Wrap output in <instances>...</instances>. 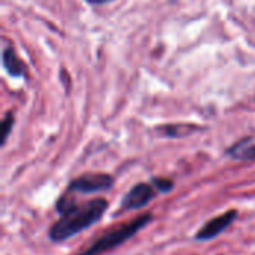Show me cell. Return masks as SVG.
<instances>
[{
  "label": "cell",
  "instance_id": "6da1fadb",
  "mask_svg": "<svg viewBox=\"0 0 255 255\" xmlns=\"http://www.w3.org/2000/svg\"><path fill=\"white\" fill-rule=\"evenodd\" d=\"M109 203L105 199H93L84 203H75L60 214V218L51 226L48 236L52 242L60 244L76 236L82 230L94 226L106 212Z\"/></svg>",
  "mask_w": 255,
  "mask_h": 255
},
{
  "label": "cell",
  "instance_id": "7a4b0ae2",
  "mask_svg": "<svg viewBox=\"0 0 255 255\" xmlns=\"http://www.w3.org/2000/svg\"><path fill=\"white\" fill-rule=\"evenodd\" d=\"M152 221V214H143L127 224H123L108 233H105L100 239H97L90 248L82 251L79 255H102L109 253L118 247H121L124 242L131 239L140 229L148 226Z\"/></svg>",
  "mask_w": 255,
  "mask_h": 255
},
{
  "label": "cell",
  "instance_id": "3957f363",
  "mask_svg": "<svg viewBox=\"0 0 255 255\" xmlns=\"http://www.w3.org/2000/svg\"><path fill=\"white\" fill-rule=\"evenodd\" d=\"M114 187V178L108 173H85L69 184L70 193L94 194L103 193Z\"/></svg>",
  "mask_w": 255,
  "mask_h": 255
},
{
  "label": "cell",
  "instance_id": "277c9868",
  "mask_svg": "<svg viewBox=\"0 0 255 255\" xmlns=\"http://www.w3.org/2000/svg\"><path fill=\"white\" fill-rule=\"evenodd\" d=\"M155 197V188L154 185L140 182L136 184L124 197L121 202V212H127V211H136V209H142L145 208L149 202H152V199Z\"/></svg>",
  "mask_w": 255,
  "mask_h": 255
},
{
  "label": "cell",
  "instance_id": "5b68a950",
  "mask_svg": "<svg viewBox=\"0 0 255 255\" xmlns=\"http://www.w3.org/2000/svg\"><path fill=\"white\" fill-rule=\"evenodd\" d=\"M238 217V211L232 209V211H227L226 214L220 215V217H215L212 220H209L197 233H196V239L197 241H211V239H215L217 236H220L227 227H230L233 224V221L236 220Z\"/></svg>",
  "mask_w": 255,
  "mask_h": 255
},
{
  "label": "cell",
  "instance_id": "8992f818",
  "mask_svg": "<svg viewBox=\"0 0 255 255\" xmlns=\"http://www.w3.org/2000/svg\"><path fill=\"white\" fill-rule=\"evenodd\" d=\"M227 154L235 158V160H241V161H253L255 160V137L248 136L239 142H236L233 146H230L227 149Z\"/></svg>",
  "mask_w": 255,
  "mask_h": 255
},
{
  "label": "cell",
  "instance_id": "52a82bcc",
  "mask_svg": "<svg viewBox=\"0 0 255 255\" xmlns=\"http://www.w3.org/2000/svg\"><path fill=\"white\" fill-rule=\"evenodd\" d=\"M3 64H4L6 70H7L10 75H13V76L21 75L22 70H24L22 63L18 60V57L15 55V52H13L12 49H6V51L3 52Z\"/></svg>",
  "mask_w": 255,
  "mask_h": 255
},
{
  "label": "cell",
  "instance_id": "ba28073f",
  "mask_svg": "<svg viewBox=\"0 0 255 255\" xmlns=\"http://www.w3.org/2000/svg\"><path fill=\"white\" fill-rule=\"evenodd\" d=\"M152 185L158 193H170L173 190V181L167 178H152Z\"/></svg>",
  "mask_w": 255,
  "mask_h": 255
},
{
  "label": "cell",
  "instance_id": "9c48e42d",
  "mask_svg": "<svg viewBox=\"0 0 255 255\" xmlns=\"http://www.w3.org/2000/svg\"><path fill=\"white\" fill-rule=\"evenodd\" d=\"M12 123H13V120H12V117H10V115H7V117H6V120L3 121V139H1V142H3V143H4V140H6V137H7L9 131H10Z\"/></svg>",
  "mask_w": 255,
  "mask_h": 255
},
{
  "label": "cell",
  "instance_id": "30bf717a",
  "mask_svg": "<svg viewBox=\"0 0 255 255\" xmlns=\"http://www.w3.org/2000/svg\"><path fill=\"white\" fill-rule=\"evenodd\" d=\"M90 3H106V1H111V0H88Z\"/></svg>",
  "mask_w": 255,
  "mask_h": 255
}]
</instances>
